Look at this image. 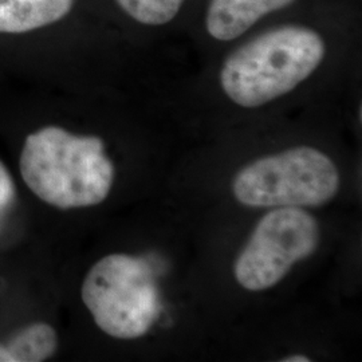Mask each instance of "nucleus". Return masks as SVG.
Segmentation results:
<instances>
[{
	"instance_id": "2",
	"label": "nucleus",
	"mask_w": 362,
	"mask_h": 362,
	"mask_svg": "<svg viewBox=\"0 0 362 362\" xmlns=\"http://www.w3.org/2000/svg\"><path fill=\"white\" fill-rule=\"evenodd\" d=\"M322 37L309 27L286 25L245 43L226 59L220 83L243 107H258L294 90L321 65Z\"/></svg>"
},
{
	"instance_id": "10",
	"label": "nucleus",
	"mask_w": 362,
	"mask_h": 362,
	"mask_svg": "<svg viewBox=\"0 0 362 362\" xmlns=\"http://www.w3.org/2000/svg\"><path fill=\"white\" fill-rule=\"evenodd\" d=\"M15 197L13 181L6 167L0 163V218L13 204Z\"/></svg>"
},
{
	"instance_id": "8",
	"label": "nucleus",
	"mask_w": 362,
	"mask_h": 362,
	"mask_svg": "<svg viewBox=\"0 0 362 362\" xmlns=\"http://www.w3.org/2000/svg\"><path fill=\"white\" fill-rule=\"evenodd\" d=\"M58 338L50 325H28L7 342L11 362H40L52 357L57 350Z\"/></svg>"
},
{
	"instance_id": "5",
	"label": "nucleus",
	"mask_w": 362,
	"mask_h": 362,
	"mask_svg": "<svg viewBox=\"0 0 362 362\" xmlns=\"http://www.w3.org/2000/svg\"><path fill=\"white\" fill-rule=\"evenodd\" d=\"M317 220L299 207L274 209L259 220L233 266L238 284L250 291L278 285L320 243Z\"/></svg>"
},
{
	"instance_id": "9",
	"label": "nucleus",
	"mask_w": 362,
	"mask_h": 362,
	"mask_svg": "<svg viewBox=\"0 0 362 362\" xmlns=\"http://www.w3.org/2000/svg\"><path fill=\"white\" fill-rule=\"evenodd\" d=\"M184 0H117L134 21L148 26L169 23L180 11Z\"/></svg>"
},
{
	"instance_id": "1",
	"label": "nucleus",
	"mask_w": 362,
	"mask_h": 362,
	"mask_svg": "<svg viewBox=\"0 0 362 362\" xmlns=\"http://www.w3.org/2000/svg\"><path fill=\"white\" fill-rule=\"evenodd\" d=\"M21 173L40 200L61 209L103 203L115 180V167L101 139L76 136L58 127L27 137Z\"/></svg>"
},
{
	"instance_id": "6",
	"label": "nucleus",
	"mask_w": 362,
	"mask_h": 362,
	"mask_svg": "<svg viewBox=\"0 0 362 362\" xmlns=\"http://www.w3.org/2000/svg\"><path fill=\"white\" fill-rule=\"evenodd\" d=\"M296 0H211L206 16L209 35L233 40L243 35L263 16L285 8Z\"/></svg>"
},
{
	"instance_id": "3",
	"label": "nucleus",
	"mask_w": 362,
	"mask_h": 362,
	"mask_svg": "<svg viewBox=\"0 0 362 362\" xmlns=\"http://www.w3.org/2000/svg\"><path fill=\"white\" fill-rule=\"evenodd\" d=\"M82 300L107 336H145L161 314L155 275L145 259L112 254L98 260L82 285Z\"/></svg>"
},
{
	"instance_id": "7",
	"label": "nucleus",
	"mask_w": 362,
	"mask_h": 362,
	"mask_svg": "<svg viewBox=\"0 0 362 362\" xmlns=\"http://www.w3.org/2000/svg\"><path fill=\"white\" fill-rule=\"evenodd\" d=\"M74 0H0V33H27L70 13Z\"/></svg>"
},
{
	"instance_id": "4",
	"label": "nucleus",
	"mask_w": 362,
	"mask_h": 362,
	"mask_svg": "<svg viewBox=\"0 0 362 362\" xmlns=\"http://www.w3.org/2000/svg\"><path fill=\"white\" fill-rule=\"evenodd\" d=\"M339 189L333 160L311 146L266 156L242 169L233 184L236 200L247 207H320Z\"/></svg>"
},
{
	"instance_id": "11",
	"label": "nucleus",
	"mask_w": 362,
	"mask_h": 362,
	"mask_svg": "<svg viewBox=\"0 0 362 362\" xmlns=\"http://www.w3.org/2000/svg\"><path fill=\"white\" fill-rule=\"evenodd\" d=\"M310 361V358H308L306 356H300V354H298V356H290L288 358H285L284 362H309Z\"/></svg>"
},
{
	"instance_id": "12",
	"label": "nucleus",
	"mask_w": 362,
	"mask_h": 362,
	"mask_svg": "<svg viewBox=\"0 0 362 362\" xmlns=\"http://www.w3.org/2000/svg\"><path fill=\"white\" fill-rule=\"evenodd\" d=\"M0 362H11V357L4 345H0Z\"/></svg>"
}]
</instances>
